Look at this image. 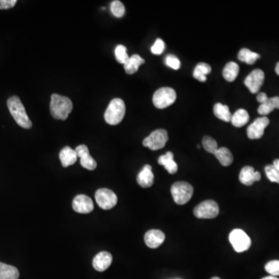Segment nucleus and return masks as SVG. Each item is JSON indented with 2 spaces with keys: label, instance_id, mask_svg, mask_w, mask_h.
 Here are the masks:
<instances>
[{
  "label": "nucleus",
  "instance_id": "obj_29",
  "mask_svg": "<svg viewBox=\"0 0 279 279\" xmlns=\"http://www.w3.org/2000/svg\"><path fill=\"white\" fill-rule=\"evenodd\" d=\"M116 61L122 65H125L130 57L127 55V47L123 45H118L115 49Z\"/></svg>",
  "mask_w": 279,
  "mask_h": 279
},
{
  "label": "nucleus",
  "instance_id": "obj_35",
  "mask_svg": "<svg viewBox=\"0 0 279 279\" xmlns=\"http://www.w3.org/2000/svg\"><path fill=\"white\" fill-rule=\"evenodd\" d=\"M165 49V42L162 39H157L156 41L154 42V45L151 47V51L152 54L156 55H162Z\"/></svg>",
  "mask_w": 279,
  "mask_h": 279
},
{
  "label": "nucleus",
  "instance_id": "obj_37",
  "mask_svg": "<svg viewBox=\"0 0 279 279\" xmlns=\"http://www.w3.org/2000/svg\"><path fill=\"white\" fill-rule=\"evenodd\" d=\"M268 100V96H267L265 93H261L257 95V100L258 101V103H260L261 104H264V103H265Z\"/></svg>",
  "mask_w": 279,
  "mask_h": 279
},
{
  "label": "nucleus",
  "instance_id": "obj_21",
  "mask_svg": "<svg viewBox=\"0 0 279 279\" xmlns=\"http://www.w3.org/2000/svg\"><path fill=\"white\" fill-rule=\"evenodd\" d=\"M20 272L16 267L0 262V279H18Z\"/></svg>",
  "mask_w": 279,
  "mask_h": 279
},
{
  "label": "nucleus",
  "instance_id": "obj_19",
  "mask_svg": "<svg viewBox=\"0 0 279 279\" xmlns=\"http://www.w3.org/2000/svg\"><path fill=\"white\" fill-rule=\"evenodd\" d=\"M158 164L162 165L168 171V173L174 174L178 171V165L174 162V154L169 151L158 158Z\"/></svg>",
  "mask_w": 279,
  "mask_h": 279
},
{
  "label": "nucleus",
  "instance_id": "obj_23",
  "mask_svg": "<svg viewBox=\"0 0 279 279\" xmlns=\"http://www.w3.org/2000/svg\"><path fill=\"white\" fill-rule=\"evenodd\" d=\"M145 61L138 55H134L129 58L127 63L124 65V69L127 74H132L138 71L140 66L144 63Z\"/></svg>",
  "mask_w": 279,
  "mask_h": 279
},
{
  "label": "nucleus",
  "instance_id": "obj_4",
  "mask_svg": "<svg viewBox=\"0 0 279 279\" xmlns=\"http://www.w3.org/2000/svg\"><path fill=\"white\" fill-rule=\"evenodd\" d=\"M173 200L178 205H185L192 197L193 187L185 181H177L171 188Z\"/></svg>",
  "mask_w": 279,
  "mask_h": 279
},
{
  "label": "nucleus",
  "instance_id": "obj_13",
  "mask_svg": "<svg viewBox=\"0 0 279 279\" xmlns=\"http://www.w3.org/2000/svg\"><path fill=\"white\" fill-rule=\"evenodd\" d=\"M78 158H80V163L82 167L89 171L95 170L97 167V163L89 154L87 146L79 145L75 149Z\"/></svg>",
  "mask_w": 279,
  "mask_h": 279
},
{
  "label": "nucleus",
  "instance_id": "obj_2",
  "mask_svg": "<svg viewBox=\"0 0 279 279\" xmlns=\"http://www.w3.org/2000/svg\"><path fill=\"white\" fill-rule=\"evenodd\" d=\"M7 105L9 112L19 126L25 129H30L32 127V122L30 120L25 107L18 96L10 97L8 100Z\"/></svg>",
  "mask_w": 279,
  "mask_h": 279
},
{
  "label": "nucleus",
  "instance_id": "obj_6",
  "mask_svg": "<svg viewBox=\"0 0 279 279\" xmlns=\"http://www.w3.org/2000/svg\"><path fill=\"white\" fill-rule=\"evenodd\" d=\"M169 140L167 131L164 129H158L153 131L147 138L143 140V145L152 151L163 148Z\"/></svg>",
  "mask_w": 279,
  "mask_h": 279
},
{
  "label": "nucleus",
  "instance_id": "obj_18",
  "mask_svg": "<svg viewBox=\"0 0 279 279\" xmlns=\"http://www.w3.org/2000/svg\"><path fill=\"white\" fill-rule=\"evenodd\" d=\"M59 158H60L61 162L63 167L67 168L69 166L74 165L78 159V155H77L75 150H73L71 147H64L59 154Z\"/></svg>",
  "mask_w": 279,
  "mask_h": 279
},
{
  "label": "nucleus",
  "instance_id": "obj_1",
  "mask_svg": "<svg viewBox=\"0 0 279 279\" xmlns=\"http://www.w3.org/2000/svg\"><path fill=\"white\" fill-rule=\"evenodd\" d=\"M72 109V102L70 99L58 94L51 96L50 111L56 120H66Z\"/></svg>",
  "mask_w": 279,
  "mask_h": 279
},
{
  "label": "nucleus",
  "instance_id": "obj_8",
  "mask_svg": "<svg viewBox=\"0 0 279 279\" xmlns=\"http://www.w3.org/2000/svg\"><path fill=\"white\" fill-rule=\"evenodd\" d=\"M193 212L200 219H213L219 215V206L213 200H207L196 207Z\"/></svg>",
  "mask_w": 279,
  "mask_h": 279
},
{
  "label": "nucleus",
  "instance_id": "obj_41",
  "mask_svg": "<svg viewBox=\"0 0 279 279\" xmlns=\"http://www.w3.org/2000/svg\"><path fill=\"white\" fill-rule=\"evenodd\" d=\"M212 279H219V278H218V277H214V278H212Z\"/></svg>",
  "mask_w": 279,
  "mask_h": 279
},
{
  "label": "nucleus",
  "instance_id": "obj_24",
  "mask_svg": "<svg viewBox=\"0 0 279 279\" xmlns=\"http://www.w3.org/2000/svg\"><path fill=\"white\" fill-rule=\"evenodd\" d=\"M275 109H279V97L278 96L273 98H268L265 103L260 105L257 112L261 115H268Z\"/></svg>",
  "mask_w": 279,
  "mask_h": 279
},
{
  "label": "nucleus",
  "instance_id": "obj_15",
  "mask_svg": "<svg viewBox=\"0 0 279 279\" xmlns=\"http://www.w3.org/2000/svg\"><path fill=\"white\" fill-rule=\"evenodd\" d=\"M261 173L255 172L254 168L250 166H245L241 169L239 179L241 183L245 185H252L255 181L261 180Z\"/></svg>",
  "mask_w": 279,
  "mask_h": 279
},
{
  "label": "nucleus",
  "instance_id": "obj_12",
  "mask_svg": "<svg viewBox=\"0 0 279 279\" xmlns=\"http://www.w3.org/2000/svg\"><path fill=\"white\" fill-rule=\"evenodd\" d=\"M73 209L78 213H90L94 209L93 200L85 195H78L72 203Z\"/></svg>",
  "mask_w": 279,
  "mask_h": 279
},
{
  "label": "nucleus",
  "instance_id": "obj_33",
  "mask_svg": "<svg viewBox=\"0 0 279 279\" xmlns=\"http://www.w3.org/2000/svg\"><path fill=\"white\" fill-rule=\"evenodd\" d=\"M265 270L271 276L278 277L279 276V261H272L265 265Z\"/></svg>",
  "mask_w": 279,
  "mask_h": 279
},
{
  "label": "nucleus",
  "instance_id": "obj_38",
  "mask_svg": "<svg viewBox=\"0 0 279 279\" xmlns=\"http://www.w3.org/2000/svg\"><path fill=\"white\" fill-rule=\"evenodd\" d=\"M273 165L278 171H279V159H276L274 161Z\"/></svg>",
  "mask_w": 279,
  "mask_h": 279
},
{
  "label": "nucleus",
  "instance_id": "obj_11",
  "mask_svg": "<svg viewBox=\"0 0 279 279\" xmlns=\"http://www.w3.org/2000/svg\"><path fill=\"white\" fill-rule=\"evenodd\" d=\"M265 80V73L261 69L251 71L244 80V84L251 93H257Z\"/></svg>",
  "mask_w": 279,
  "mask_h": 279
},
{
  "label": "nucleus",
  "instance_id": "obj_16",
  "mask_svg": "<svg viewBox=\"0 0 279 279\" xmlns=\"http://www.w3.org/2000/svg\"><path fill=\"white\" fill-rule=\"evenodd\" d=\"M112 262V256L107 251H102L95 256L93 265L98 272H104L110 266Z\"/></svg>",
  "mask_w": 279,
  "mask_h": 279
},
{
  "label": "nucleus",
  "instance_id": "obj_7",
  "mask_svg": "<svg viewBox=\"0 0 279 279\" xmlns=\"http://www.w3.org/2000/svg\"><path fill=\"white\" fill-rule=\"evenodd\" d=\"M229 240L234 250L238 253L248 250L251 245V241L249 236L241 229L233 230L229 236Z\"/></svg>",
  "mask_w": 279,
  "mask_h": 279
},
{
  "label": "nucleus",
  "instance_id": "obj_9",
  "mask_svg": "<svg viewBox=\"0 0 279 279\" xmlns=\"http://www.w3.org/2000/svg\"><path fill=\"white\" fill-rule=\"evenodd\" d=\"M95 198L99 207L105 210L113 208L118 201L116 195L108 189H100L96 191Z\"/></svg>",
  "mask_w": 279,
  "mask_h": 279
},
{
  "label": "nucleus",
  "instance_id": "obj_20",
  "mask_svg": "<svg viewBox=\"0 0 279 279\" xmlns=\"http://www.w3.org/2000/svg\"><path fill=\"white\" fill-rule=\"evenodd\" d=\"M214 155L217 158L223 166H230L234 162V156L232 153L227 147H223L218 148L217 151L214 153Z\"/></svg>",
  "mask_w": 279,
  "mask_h": 279
},
{
  "label": "nucleus",
  "instance_id": "obj_5",
  "mask_svg": "<svg viewBox=\"0 0 279 279\" xmlns=\"http://www.w3.org/2000/svg\"><path fill=\"white\" fill-rule=\"evenodd\" d=\"M176 93L172 88L164 87L158 89L153 96V104L158 109H165L173 105L176 100Z\"/></svg>",
  "mask_w": 279,
  "mask_h": 279
},
{
  "label": "nucleus",
  "instance_id": "obj_14",
  "mask_svg": "<svg viewBox=\"0 0 279 279\" xmlns=\"http://www.w3.org/2000/svg\"><path fill=\"white\" fill-rule=\"evenodd\" d=\"M165 240V234L159 230H149L144 236L146 245L150 248H158L164 243Z\"/></svg>",
  "mask_w": 279,
  "mask_h": 279
},
{
  "label": "nucleus",
  "instance_id": "obj_26",
  "mask_svg": "<svg viewBox=\"0 0 279 279\" xmlns=\"http://www.w3.org/2000/svg\"><path fill=\"white\" fill-rule=\"evenodd\" d=\"M238 59L241 62H245L247 65H254L261 55L257 53L253 52L247 48H242L238 53Z\"/></svg>",
  "mask_w": 279,
  "mask_h": 279
},
{
  "label": "nucleus",
  "instance_id": "obj_3",
  "mask_svg": "<svg viewBox=\"0 0 279 279\" xmlns=\"http://www.w3.org/2000/svg\"><path fill=\"white\" fill-rule=\"evenodd\" d=\"M126 105L121 99H113L109 103L105 110L104 118L105 122L110 125H117L125 116Z\"/></svg>",
  "mask_w": 279,
  "mask_h": 279
},
{
  "label": "nucleus",
  "instance_id": "obj_34",
  "mask_svg": "<svg viewBox=\"0 0 279 279\" xmlns=\"http://www.w3.org/2000/svg\"><path fill=\"white\" fill-rule=\"evenodd\" d=\"M165 64L166 66L170 67L174 70H178L181 68V62L175 55H169L165 58Z\"/></svg>",
  "mask_w": 279,
  "mask_h": 279
},
{
  "label": "nucleus",
  "instance_id": "obj_17",
  "mask_svg": "<svg viewBox=\"0 0 279 279\" xmlns=\"http://www.w3.org/2000/svg\"><path fill=\"white\" fill-rule=\"evenodd\" d=\"M154 174L151 165H146L141 172L138 174L137 181L143 188H149L154 183Z\"/></svg>",
  "mask_w": 279,
  "mask_h": 279
},
{
  "label": "nucleus",
  "instance_id": "obj_39",
  "mask_svg": "<svg viewBox=\"0 0 279 279\" xmlns=\"http://www.w3.org/2000/svg\"><path fill=\"white\" fill-rule=\"evenodd\" d=\"M276 72L277 73L278 75H279V62H278L276 67Z\"/></svg>",
  "mask_w": 279,
  "mask_h": 279
},
{
  "label": "nucleus",
  "instance_id": "obj_22",
  "mask_svg": "<svg viewBox=\"0 0 279 279\" xmlns=\"http://www.w3.org/2000/svg\"><path fill=\"white\" fill-rule=\"evenodd\" d=\"M249 120H250V116L247 111L245 110L244 109H239L234 112V115H232L230 122L234 127H242L248 123Z\"/></svg>",
  "mask_w": 279,
  "mask_h": 279
},
{
  "label": "nucleus",
  "instance_id": "obj_31",
  "mask_svg": "<svg viewBox=\"0 0 279 279\" xmlns=\"http://www.w3.org/2000/svg\"><path fill=\"white\" fill-rule=\"evenodd\" d=\"M111 13L114 17L120 18L125 14V6L119 0H115L110 5Z\"/></svg>",
  "mask_w": 279,
  "mask_h": 279
},
{
  "label": "nucleus",
  "instance_id": "obj_30",
  "mask_svg": "<svg viewBox=\"0 0 279 279\" xmlns=\"http://www.w3.org/2000/svg\"><path fill=\"white\" fill-rule=\"evenodd\" d=\"M203 146L207 152L211 153L212 154H214V153L216 152L219 148L217 142L213 138L209 136L203 138Z\"/></svg>",
  "mask_w": 279,
  "mask_h": 279
},
{
  "label": "nucleus",
  "instance_id": "obj_40",
  "mask_svg": "<svg viewBox=\"0 0 279 279\" xmlns=\"http://www.w3.org/2000/svg\"><path fill=\"white\" fill-rule=\"evenodd\" d=\"M262 279H279V278L274 277V276H268V277L264 278Z\"/></svg>",
  "mask_w": 279,
  "mask_h": 279
},
{
  "label": "nucleus",
  "instance_id": "obj_25",
  "mask_svg": "<svg viewBox=\"0 0 279 279\" xmlns=\"http://www.w3.org/2000/svg\"><path fill=\"white\" fill-rule=\"evenodd\" d=\"M239 71L240 68L238 64L233 62H229L223 69V78L227 80V82H234L238 77Z\"/></svg>",
  "mask_w": 279,
  "mask_h": 279
},
{
  "label": "nucleus",
  "instance_id": "obj_36",
  "mask_svg": "<svg viewBox=\"0 0 279 279\" xmlns=\"http://www.w3.org/2000/svg\"><path fill=\"white\" fill-rule=\"evenodd\" d=\"M17 3V0H0V9H8Z\"/></svg>",
  "mask_w": 279,
  "mask_h": 279
},
{
  "label": "nucleus",
  "instance_id": "obj_28",
  "mask_svg": "<svg viewBox=\"0 0 279 279\" xmlns=\"http://www.w3.org/2000/svg\"><path fill=\"white\" fill-rule=\"evenodd\" d=\"M214 115L224 122H230L232 115L230 113V109L227 105L222 104H216L213 107Z\"/></svg>",
  "mask_w": 279,
  "mask_h": 279
},
{
  "label": "nucleus",
  "instance_id": "obj_10",
  "mask_svg": "<svg viewBox=\"0 0 279 279\" xmlns=\"http://www.w3.org/2000/svg\"><path fill=\"white\" fill-rule=\"evenodd\" d=\"M269 119L266 116L257 118L247 127L246 133L250 140L260 139L265 133V128L269 124Z\"/></svg>",
  "mask_w": 279,
  "mask_h": 279
},
{
  "label": "nucleus",
  "instance_id": "obj_27",
  "mask_svg": "<svg viewBox=\"0 0 279 279\" xmlns=\"http://www.w3.org/2000/svg\"><path fill=\"white\" fill-rule=\"evenodd\" d=\"M212 71L210 66L207 63H199L195 68L193 71V76L196 79L199 80L200 82H206L207 81V75Z\"/></svg>",
  "mask_w": 279,
  "mask_h": 279
},
{
  "label": "nucleus",
  "instance_id": "obj_32",
  "mask_svg": "<svg viewBox=\"0 0 279 279\" xmlns=\"http://www.w3.org/2000/svg\"><path fill=\"white\" fill-rule=\"evenodd\" d=\"M265 171L268 179L272 182L279 184V171H278L273 165H267Z\"/></svg>",
  "mask_w": 279,
  "mask_h": 279
}]
</instances>
